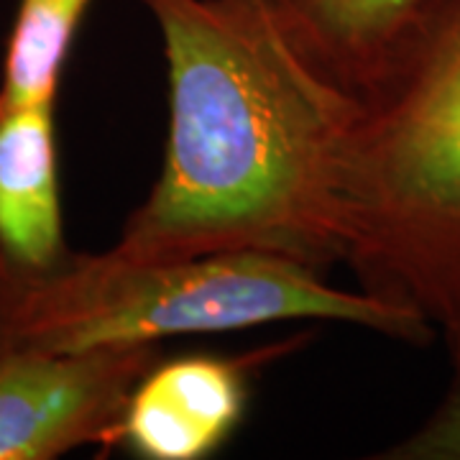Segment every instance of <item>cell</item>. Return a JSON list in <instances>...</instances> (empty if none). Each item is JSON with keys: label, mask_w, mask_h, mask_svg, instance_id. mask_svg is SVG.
I'll return each instance as SVG.
<instances>
[{"label": "cell", "mask_w": 460, "mask_h": 460, "mask_svg": "<svg viewBox=\"0 0 460 460\" xmlns=\"http://www.w3.org/2000/svg\"><path fill=\"white\" fill-rule=\"evenodd\" d=\"M169 72L164 166L111 253L269 251L325 271L335 156L356 100L317 80L261 0H141Z\"/></svg>", "instance_id": "1"}, {"label": "cell", "mask_w": 460, "mask_h": 460, "mask_svg": "<svg viewBox=\"0 0 460 460\" xmlns=\"http://www.w3.org/2000/svg\"><path fill=\"white\" fill-rule=\"evenodd\" d=\"M335 156L341 263L460 345V0H425L356 95Z\"/></svg>", "instance_id": "2"}, {"label": "cell", "mask_w": 460, "mask_h": 460, "mask_svg": "<svg viewBox=\"0 0 460 460\" xmlns=\"http://www.w3.org/2000/svg\"><path fill=\"white\" fill-rule=\"evenodd\" d=\"M325 271L269 251H220L172 261L75 253L62 271L21 284L11 348L162 345L166 338L292 320L345 323L425 348L435 330L368 292L330 287Z\"/></svg>", "instance_id": "3"}, {"label": "cell", "mask_w": 460, "mask_h": 460, "mask_svg": "<svg viewBox=\"0 0 460 460\" xmlns=\"http://www.w3.org/2000/svg\"><path fill=\"white\" fill-rule=\"evenodd\" d=\"M162 345L0 350V460L115 450L133 386Z\"/></svg>", "instance_id": "4"}, {"label": "cell", "mask_w": 460, "mask_h": 460, "mask_svg": "<svg viewBox=\"0 0 460 460\" xmlns=\"http://www.w3.org/2000/svg\"><path fill=\"white\" fill-rule=\"evenodd\" d=\"M307 338L296 335L243 356H159L133 386L115 450L144 460L210 458L241 428L256 371Z\"/></svg>", "instance_id": "5"}, {"label": "cell", "mask_w": 460, "mask_h": 460, "mask_svg": "<svg viewBox=\"0 0 460 460\" xmlns=\"http://www.w3.org/2000/svg\"><path fill=\"white\" fill-rule=\"evenodd\" d=\"M57 102H0V269L21 284L62 271L75 251L66 246Z\"/></svg>", "instance_id": "6"}, {"label": "cell", "mask_w": 460, "mask_h": 460, "mask_svg": "<svg viewBox=\"0 0 460 460\" xmlns=\"http://www.w3.org/2000/svg\"><path fill=\"white\" fill-rule=\"evenodd\" d=\"M425 0H261L274 29L317 80L356 98Z\"/></svg>", "instance_id": "7"}, {"label": "cell", "mask_w": 460, "mask_h": 460, "mask_svg": "<svg viewBox=\"0 0 460 460\" xmlns=\"http://www.w3.org/2000/svg\"><path fill=\"white\" fill-rule=\"evenodd\" d=\"M93 0H18L0 72V102H57L69 51Z\"/></svg>", "instance_id": "8"}, {"label": "cell", "mask_w": 460, "mask_h": 460, "mask_svg": "<svg viewBox=\"0 0 460 460\" xmlns=\"http://www.w3.org/2000/svg\"><path fill=\"white\" fill-rule=\"evenodd\" d=\"M453 374L440 404L404 440L376 453L378 460H460V345L447 350Z\"/></svg>", "instance_id": "9"}, {"label": "cell", "mask_w": 460, "mask_h": 460, "mask_svg": "<svg viewBox=\"0 0 460 460\" xmlns=\"http://www.w3.org/2000/svg\"><path fill=\"white\" fill-rule=\"evenodd\" d=\"M18 302H21V281L8 277L0 269V350L11 348L13 343Z\"/></svg>", "instance_id": "10"}]
</instances>
